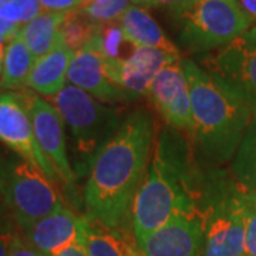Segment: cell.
I'll return each instance as SVG.
<instances>
[{"mask_svg": "<svg viewBox=\"0 0 256 256\" xmlns=\"http://www.w3.org/2000/svg\"><path fill=\"white\" fill-rule=\"evenodd\" d=\"M118 23L134 44L140 47L160 48L172 54H180L178 47L166 37L164 30L146 8L132 4L120 18Z\"/></svg>", "mask_w": 256, "mask_h": 256, "instance_id": "e0dca14e", "label": "cell"}, {"mask_svg": "<svg viewBox=\"0 0 256 256\" xmlns=\"http://www.w3.org/2000/svg\"><path fill=\"white\" fill-rule=\"evenodd\" d=\"M245 220V256H256V190L242 188Z\"/></svg>", "mask_w": 256, "mask_h": 256, "instance_id": "484cf974", "label": "cell"}, {"mask_svg": "<svg viewBox=\"0 0 256 256\" xmlns=\"http://www.w3.org/2000/svg\"><path fill=\"white\" fill-rule=\"evenodd\" d=\"M73 56L74 52L64 44L60 37L57 46L50 53L37 58L26 86L40 96H57L66 87L67 72Z\"/></svg>", "mask_w": 256, "mask_h": 256, "instance_id": "2e32d148", "label": "cell"}, {"mask_svg": "<svg viewBox=\"0 0 256 256\" xmlns=\"http://www.w3.org/2000/svg\"><path fill=\"white\" fill-rule=\"evenodd\" d=\"M48 101L73 134L76 151L82 160V171L87 166L90 170L94 156L121 124L117 110L102 106L92 94L72 84L66 86L54 97H48Z\"/></svg>", "mask_w": 256, "mask_h": 256, "instance_id": "8992f818", "label": "cell"}, {"mask_svg": "<svg viewBox=\"0 0 256 256\" xmlns=\"http://www.w3.org/2000/svg\"><path fill=\"white\" fill-rule=\"evenodd\" d=\"M53 256H88V254H87V250L84 249L82 244H76V245H72V246L60 250L58 254H56Z\"/></svg>", "mask_w": 256, "mask_h": 256, "instance_id": "f546056e", "label": "cell"}, {"mask_svg": "<svg viewBox=\"0 0 256 256\" xmlns=\"http://www.w3.org/2000/svg\"><path fill=\"white\" fill-rule=\"evenodd\" d=\"M86 216L62 208L46 218L24 226L28 242L44 256H53L66 248L82 244Z\"/></svg>", "mask_w": 256, "mask_h": 256, "instance_id": "4fadbf2b", "label": "cell"}, {"mask_svg": "<svg viewBox=\"0 0 256 256\" xmlns=\"http://www.w3.org/2000/svg\"><path fill=\"white\" fill-rule=\"evenodd\" d=\"M232 176L245 190H256V117L252 118L232 158Z\"/></svg>", "mask_w": 256, "mask_h": 256, "instance_id": "7402d4cb", "label": "cell"}, {"mask_svg": "<svg viewBox=\"0 0 256 256\" xmlns=\"http://www.w3.org/2000/svg\"><path fill=\"white\" fill-rule=\"evenodd\" d=\"M238 2L248 16L256 20V0H238Z\"/></svg>", "mask_w": 256, "mask_h": 256, "instance_id": "4dcf8cb0", "label": "cell"}, {"mask_svg": "<svg viewBox=\"0 0 256 256\" xmlns=\"http://www.w3.org/2000/svg\"><path fill=\"white\" fill-rule=\"evenodd\" d=\"M82 0H38L44 12L50 13H67L78 9Z\"/></svg>", "mask_w": 256, "mask_h": 256, "instance_id": "83f0119b", "label": "cell"}, {"mask_svg": "<svg viewBox=\"0 0 256 256\" xmlns=\"http://www.w3.org/2000/svg\"><path fill=\"white\" fill-rule=\"evenodd\" d=\"M6 44H8V42L0 36V50H6Z\"/></svg>", "mask_w": 256, "mask_h": 256, "instance_id": "836d02e7", "label": "cell"}, {"mask_svg": "<svg viewBox=\"0 0 256 256\" xmlns=\"http://www.w3.org/2000/svg\"><path fill=\"white\" fill-rule=\"evenodd\" d=\"M128 256H144L141 254V250H138L137 248L134 246V245H131L130 244V249H128Z\"/></svg>", "mask_w": 256, "mask_h": 256, "instance_id": "d6a6232c", "label": "cell"}, {"mask_svg": "<svg viewBox=\"0 0 256 256\" xmlns=\"http://www.w3.org/2000/svg\"><path fill=\"white\" fill-rule=\"evenodd\" d=\"M44 10L38 0H0V18L16 26H24Z\"/></svg>", "mask_w": 256, "mask_h": 256, "instance_id": "d4e9b609", "label": "cell"}, {"mask_svg": "<svg viewBox=\"0 0 256 256\" xmlns=\"http://www.w3.org/2000/svg\"><path fill=\"white\" fill-rule=\"evenodd\" d=\"M191 94L192 137L210 160L224 162L234 158L254 118L252 111L234 92L182 58Z\"/></svg>", "mask_w": 256, "mask_h": 256, "instance_id": "3957f363", "label": "cell"}, {"mask_svg": "<svg viewBox=\"0 0 256 256\" xmlns=\"http://www.w3.org/2000/svg\"><path fill=\"white\" fill-rule=\"evenodd\" d=\"M205 256H245L242 186L220 172L205 175L201 198Z\"/></svg>", "mask_w": 256, "mask_h": 256, "instance_id": "277c9868", "label": "cell"}, {"mask_svg": "<svg viewBox=\"0 0 256 256\" xmlns=\"http://www.w3.org/2000/svg\"><path fill=\"white\" fill-rule=\"evenodd\" d=\"M146 96L168 127L191 132V94L182 58L166 64L156 74Z\"/></svg>", "mask_w": 256, "mask_h": 256, "instance_id": "8fae6325", "label": "cell"}, {"mask_svg": "<svg viewBox=\"0 0 256 256\" xmlns=\"http://www.w3.org/2000/svg\"><path fill=\"white\" fill-rule=\"evenodd\" d=\"M67 82L92 94L97 100H130L127 92L108 78L104 58L92 40L82 50L74 53L67 72Z\"/></svg>", "mask_w": 256, "mask_h": 256, "instance_id": "5bb4252c", "label": "cell"}, {"mask_svg": "<svg viewBox=\"0 0 256 256\" xmlns=\"http://www.w3.org/2000/svg\"><path fill=\"white\" fill-rule=\"evenodd\" d=\"M195 0H132V4H137L141 8H164L170 13H172V16L180 13L181 10L186 9L190 4H192Z\"/></svg>", "mask_w": 256, "mask_h": 256, "instance_id": "4316f807", "label": "cell"}, {"mask_svg": "<svg viewBox=\"0 0 256 256\" xmlns=\"http://www.w3.org/2000/svg\"><path fill=\"white\" fill-rule=\"evenodd\" d=\"M0 141L18 156L37 165L52 181L58 178L37 144L28 107L18 94H0Z\"/></svg>", "mask_w": 256, "mask_h": 256, "instance_id": "30bf717a", "label": "cell"}, {"mask_svg": "<svg viewBox=\"0 0 256 256\" xmlns=\"http://www.w3.org/2000/svg\"><path fill=\"white\" fill-rule=\"evenodd\" d=\"M0 194L22 228L64 208L54 181L22 156L0 165Z\"/></svg>", "mask_w": 256, "mask_h": 256, "instance_id": "52a82bcc", "label": "cell"}, {"mask_svg": "<svg viewBox=\"0 0 256 256\" xmlns=\"http://www.w3.org/2000/svg\"><path fill=\"white\" fill-rule=\"evenodd\" d=\"M22 97V96H20ZM28 107V116L34 131V137L42 152L54 166L58 178L72 190L74 188V172L67 156L64 121L54 106L37 94H26L22 97Z\"/></svg>", "mask_w": 256, "mask_h": 256, "instance_id": "9c48e42d", "label": "cell"}, {"mask_svg": "<svg viewBox=\"0 0 256 256\" xmlns=\"http://www.w3.org/2000/svg\"><path fill=\"white\" fill-rule=\"evenodd\" d=\"M174 18L180 28V42L191 52L226 46L252 23L238 0H195Z\"/></svg>", "mask_w": 256, "mask_h": 256, "instance_id": "5b68a950", "label": "cell"}, {"mask_svg": "<svg viewBox=\"0 0 256 256\" xmlns=\"http://www.w3.org/2000/svg\"><path fill=\"white\" fill-rule=\"evenodd\" d=\"M204 181L205 175L196 168L188 140L174 128L160 131L146 176L132 202L131 224L136 242L178 215L201 214Z\"/></svg>", "mask_w": 256, "mask_h": 256, "instance_id": "7a4b0ae2", "label": "cell"}, {"mask_svg": "<svg viewBox=\"0 0 256 256\" xmlns=\"http://www.w3.org/2000/svg\"><path fill=\"white\" fill-rule=\"evenodd\" d=\"M131 6L132 0H82L78 10L92 23L101 26L118 22Z\"/></svg>", "mask_w": 256, "mask_h": 256, "instance_id": "cb8c5ba5", "label": "cell"}, {"mask_svg": "<svg viewBox=\"0 0 256 256\" xmlns=\"http://www.w3.org/2000/svg\"><path fill=\"white\" fill-rule=\"evenodd\" d=\"M154 122L132 111L94 156L84 186L86 216L111 229L131 218L132 202L146 176L154 146Z\"/></svg>", "mask_w": 256, "mask_h": 256, "instance_id": "6da1fadb", "label": "cell"}, {"mask_svg": "<svg viewBox=\"0 0 256 256\" xmlns=\"http://www.w3.org/2000/svg\"><path fill=\"white\" fill-rule=\"evenodd\" d=\"M180 58H182L181 54H172L160 48L138 46L134 54L120 66L111 82L127 92L130 100L137 98L148 94L156 76L166 64Z\"/></svg>", "mask_w": 256, "mask_h": 256, "instance_id": "9a60e30c", "label": "cell"}, {"mask_svg": "<svg viewBox=\"0 0 256 256\" xmlns=\"http://www.w3.org/2000/svg\"><path fill=\"white\" fill-rule=\"evenodd\" d=\"M8 256H44L42 252H38L36 248H33L30 244H24L20 239L14 238L10 240L9 252Z\"/></svg>", "mask_w": 256, "mask_h": 256, "instance_id": "f1b7e54d", "label": "cell"}, {"mask_svg": "<svg viewBox=\"0 0 256 256\" xmlns=\"http://www.w3.org/2000/svg\"><path fill=\"white\" fill-rule=\"evenodd\" d=\"M92 42L104 58L106 72L110 80L120 68V66L126 63L138 47L128 38L118 22L98 26V32Z\"/></svg>", "mask_w": 256, "mask_h": 256, "instance_id": "ac0fdd59", "label": "cell"}, {"mask_svg": "<svg viewBox=\"0 0 256 256\" xmlns=\"http://www.w3.org/2000/svg\"><path fill=\"white\" fill-rule=\"evenodd\" d=\"M34 63L36 58L24 44V42L18 36L13 38L6 44L4 50L0 87L6 90H16L26 86Z\"/></svg>", "mask_w": 256, "mask_h": 256, "instance_id": "ffe728a7", "label": "cell"}, {"mask_svg": "<svg viewBox=\"0 0 256 256\" xmlns=\"http://www.w3.org/2000/svg\"><path fill=\"white\" fill-rule=\"evenodd\" d=\"M82 245L88 256H128L130 242L118 229H111L86 216Z\"/></svg>", "mask_w": 256, "mask_h": 256, "instance_id": "44dd1931", "label": "cell"}, {"mask_svg": "<svg viewBox=\"0 0 256 256\" xmlns=\"http://www.w3.org/2000/svg\"><path fill=\"white\" fill-rule=\"evenodd\" d=\"M10 240H12V239H10ZM10 240L0 234V256H8Z\"/></svg>", "mask_w": 256, "mask_h": 256, "instance_id": "1f68e13d", "label": "cell"}, {"mask_svg": "<svg viewBox=\"0 0 256 256\" xmlns=\"http://www.w3.org/2000/svg\"><path fill=\"white\" fill-rule=\"evenodd\" d=\"M212 74L246 104L256 117V26L204 60Z\"/></svg>", "mask_w": 256, "mask_h": 256, "instance_id": "ba28073f", "label": "cell"}, {"mask_svg": "<svg viewBox=\"0 0 256 256\" xmlns=\"http://www.w3.org/2000/svg\"><path fill=\"white\" fill-rule=\"evenodd\" d=\"M98 32V26L86 18L78 9L67 12L60 28V37L72 52H78L92 42Z\"/></svg>", "mask_w": 256, "mask_h": 256, "instance_id": "603a6c76", "label": "cell"}, {"mask_svg": "<svg viewBox=\"0 0 256 256\" xmlns=\"http://www.w3.org/2000/svg\"><path fill=\"white\" fill-rule=\"evenodd\" d=\"M137 245L144 256H205L202 215H178Z\"/></svg>", "mask_w": 256, "mask_h": 256, "instance_id": "7c38bea8", "label": "cell"}, {"mask_svg": "<svg viewBox=\"0 0 256 256\" xmlns=\"http://www.w3.org/2000/svg\"><path fill=\"white\" fill-rule=\"evenodd\" d=\"M66 13L43 12L30 23L22 26L18 37L24 42L34 58L50 53L60 40V28Z\"/></svg>", "mask_w": 256, "mask_h": 256, "instance_id": "d6986e66", "label": "cell"}]
</instances>
